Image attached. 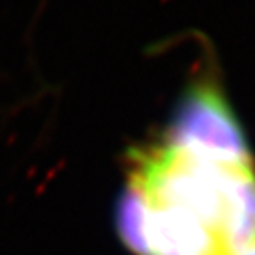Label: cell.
<instances>
[{"label": "cell", "mask_w": 255, "mask_h": 255, "mask_svg": "<svg viewBox=\"0 0 255 255\" xmlns=\"http://www.w3.org/2000/svg\"><path fill=\"white\" fill-rule=\"evenodd\" d=\"M239 255H255V247L250 248V250H247V252H243V254H239Z\"/></svg>", "instance_id": "cell-2"}, {"label": "cell", "mask_w": 255, "mask_h": 255, "mask_svg": "<svg viewBox=\"0 0 255 255\" xmlns=\"http://www.w3.org/2000/svg\"><path fill=\"white\" fill-rule=\"evenodd\" d=\"M161 142L222 163H254L241 123L209 73L184 91Z\"/></svg>", "instance_id": "cell-1"}]
</instances>
